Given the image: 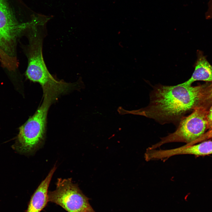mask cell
<instances>
[{
  "mask_svg": "<svg viewBox=\"0 0 212 212\" xmlns=\"http://www.w3.org/2000/svg\"><path fill=\"white\" fill-rule=\"evenodd\" d=\"M207 85H155L150 93L148 105L127 112L153 119L162 125L172 123L177 127L187 113L201 105Z\"/></svg>",
  "mask_w": 212,
  "mask_h": 212,
  "instance_id": "cell-1",
  "label": "cell"
},
{
  "mask_svg": "<svg viewBox=\"0 0 212 212\" xmlns=\"http://www.w3.org/2000/svg\"><path fill=\"white\" fill-rule=\"evenodd\" d=\"M43 102L34 114L19 128L15 143L13 146L18 151L30 153L42 141L45 133L47 112L50 105L64 91L60 86L48 85L42 87Z\"/></svg>",
  "mask_w": 212,
  "mask_h": 212,
  "instance_id": "cell-2",
  "label": "cell"
},
{
  "mask_svg": "<svg viewBox=\"0 0 212 212\" xmlns=\"http://www.w3.org/2000/svg\"><path fill=\"white\" fill-rule=\"evenodd\" d=\"M209 109L203 105L196 107L190 115L182 119L175 132L160 138V141L148 148L156 149L164 144L173 142L184 143L186 145H193L207 130Z\"/></svg>",
  "mask_w": 212,
  "mask_h": 212,
  "instance_id": "cell-3",
  "label": "cell"
},
{
  "mask_svg": "<svg viewBox=\"0 0 212 212\" xmlns=\"http://www.w3.org/2000/svg\"><path fill=\"white\" fill-rule=\"evenodd\" d=\"M29 34L27 55L28 64L26 75L30 80L39 83L42 87L56 84V80L50 73L44 60L42 31L32 27Z\"/></svg>",
  "mask_w": 212,
  "mask_h": 212,
  "instance_id": "cell-4",
  "label": "cell"
},
{
  "mask_svg": "<svg viewBox=\"0 0 212 212\" xmlns=\"http://www.w3.org/2000/svg\"><path fill=\"white\" fill-rule=\"evenodd\" d=\"M48 202L55 203L68 212H95L90 205L89 199L71 178H59L56 188L48 192Z\"/></svg>",
  "mask_w": 212,
  "mask_h": 212,
  "instance_id": "cell-5",
  "label": "cell"
},
{
  "mask_svg": "<svg viewBox=\"0 0 212 212\" xmlns=\"http://www.w3.org/2000/svg\"><path fill=\"white\" fill-rule=\"evenodd\" d=\"M11 0H0V45L14 42L22 32L23 24L17 22Z\"/></svg>",
  "mask_w": 212,
  "mask_h": 212,
  "instance_id": "cell-6",
  "label": "cell"
},
{
  "mask_svg": "<svg viewBox=\"0 0 212 212\" xmlns=\"http://www.w3.org/2000/svg\"><path fill=\"white\" fill-rule=\"evenodd\" d=\"M200 143L190 145H184L172 149L160 150V158L164 160L174 155L189 154L204 156L212 154V141H203Z\"/></svg>",
  "mask_w": 212,
  "mask_h": 212,
  "instance_id": "cell-7",
  "label": "cell"
},
{
  "mask_svg": "<svg viewBox=\"0 0 212 212\" xmlns=\"http://www.w3.org/2000/svg\"><path fill=\"white\" fill-rule=\"evenodd\" d=\"M56 169L54 166L32 196L26 212H40L48 202V188Z\"/></svg>",
  "mask_w": 212,
  "mask_h": 212,
  "instance_id": "cell-8",
  "label": "cell"
},
{
  "mask_svg": "<svg viewBox=\"0 0 212 212\" xmlns=\"http://www.w3.org/2000/svg\"><path fill=\"white\" fill-rule=\"evenodd\" d=\"M197 59L194 71L191 77L183 83L187 85L196 81L212 82V66L207 60L201 51L197 52Z\"/></svg>",
  "mask_w": 212,
  "mask_h": 212,
  "instance_id": "cell-9",
  "label": "cell"
},
{
  "mask_svg": "<svg viewBox=\"0 0 212 212\" xmlns=\"http://www.w3.org/2000/svg\"><path fill=\"white\" fill-rule=\"evenodd\" d=\"M0 62L3 67L9 71H14L18 66L16 57L10 55L0 48Z\"/></svg>",
  "mask_w": 212,
  "mask_h": 212,
  "instance_id": "cell-10",
  "label": "cell"
},
{
  "mask_svg": "<svg viewBox=\"0 0 212 212\" xmlns=\"http://www.w3.org/2000/svg\"><path fill=\"white\" fill-rule=\"evenodd\" d=\"M201 105L206 106L209 108L212 105V82L209 84H207L205 87Z\"/></svg>",
  "mask_w": 212,
  "mask_h": 212,
  "instance_id": "cell-11",
  "label": "cell"
},
{
  "mask_svg": "<svg viewBox=\"0 0 212 212\" xmlns=\"http://www.w3.org/2000/svg\"><path fill=\"white\" fill-rule=\"evenodd\" d=\"M212 138V130H208L205 132L201 137L196 140L194 143L195 144L201 141H203L207 139Z\"/></svg>",
  "mask_w": 212,
  "mask_h": 212,
  "instance_id": "cell-12",
  "label": "cell"
},
{
  "mask_svg": "<svg viewBox=\"0 0 212 212\" xmlns=\"http://www.w3.org/2000/svg\"><path fill=\"white\" fill-rule=\"evenodd\" d=\"M207 129L209 130H212V105L209 109L207 115Z\"/></svg>",
  "mask_w": 212,
  "mask_h": 212,
  "instance_id": "cell-13",
  "label": "cell"
},
{
  "mask_svg": "<svg viewBox=\"0 0 212 212\" xmlns=\"http://www.w3.org/2000/svg\"><path fill=\"white\" fill-rule=\"evenodd\" d=\"M208 9L205 13L206 19H212V0H209L208 3Z\"/></svg>",
  "mask_w": 212,
  "mask_h": 212,
  "instance_id": "cell-14",
  "label": "cell"
}]
</instances>
